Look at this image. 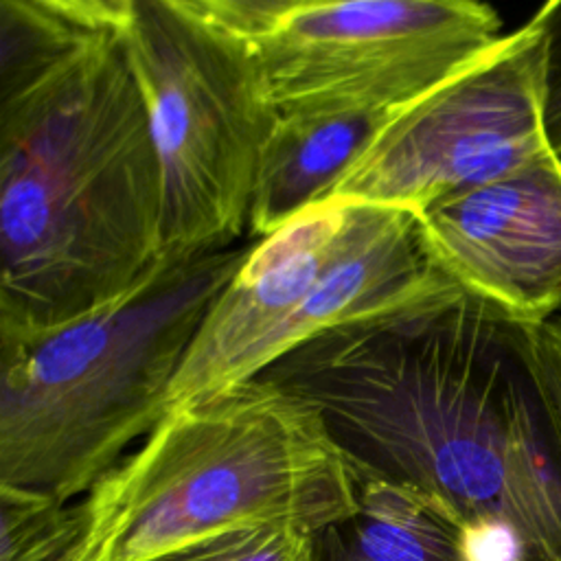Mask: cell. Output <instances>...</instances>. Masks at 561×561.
<instances>
[{
  "label": "cell",
  "instance_id": "cell-7",
  "mask_svg": "<svg viewBox=\"0 0 561 561\" xmlns=\"http://www.w3.org/2000/svg\"><path fill=\"white\" fill-rule=\"evenodd\" d=\"M548 147L541 46L530 22L401 105L324 199L430 206L486 184Z\"/></svg>",
  "mask_w": 561,
  "mask_h": 561
},
{
  "label": "cell",
  "instance_id": "cell-5",
  "mask_svg": "<svg viewBox=\"0 0 561 561\" xmlns=\"http://www.w3.org/2000/svg\"><path fill=\"white\" fill-rule=\"evenodd\" d=\"M440 276L416 213L316 202L250 245L193 337L162 416L254 379L307 337L408 300Z\"/></svg>",
  "mask_w": 561,
  "mask_h": 561
},
{
  "label": "cell",
  "instance_id": "cell-3",
  "mask_svg": "<svg viewBox=\"0 0 561 561\" xmlns=\"http://www.w3.org/2000/svg\"><path fill=\"white\" fill-rule=\"evenodd\" d=\"M252 243L162 256L131 289L55 327L0 333V484L75 502L140 434Z\"/></svg>",
  "mask_w": 561,
  "mask_h": 561
},
{
  "label": "cell",
  "instance_id": "cell-11",
  "mask_svg": "<svg viewBox=\"0 0 561 561\" xmlns=\"http://www.w3.org/2000/svg\"><path fill=\"white\" fill-rule=\"evenodd\" d=\"M353 478L355 504L313 530V561H473L465 524L436 497L357 469Z\"/></svg>",
  "mask_w": 561,
  "mask_h": 561
},
{
  "label": "cell",
  "instance_id": "cell-15",
  "mask_svg": "<svg viewBox=\"0 0 561 561\" xmlns=\"http://www.w3.org/2000/svg\"><path fill=\"white\" fill-rule=\"evenodd\" d=\"M210 24L241 39H256L296 13L329 0H180Z\"/></svg>",
  "mask_w": 561,
  "mask_h": 561
},
{
  "label": "cell",
  "instance_id": "cell-16",
  "mask_svg": "<svg viewBox=\"0 0 561 561\" xmlns=\"http://www.w3.org/2000/svg\"><path fill=\"white\" fill-rule=\"evenodd\" d=\"M530 24L541 46V118L548 147L561 156V0H546Z\"/></svg>",
  "mask_w": 561,
  "mask_h": 561
},
{
  "label": "cell",
  "instance_id": "cell-14",
  "mask_svg": "<svg viewBox=\"0 0 561 561\" xmlns=\"http://www.w3.org/2000/svg\"><path fill=\"white\" fill-rule=\"evenodd\" d=\"M147 561H313V530L294 522H252Z\"/></svg>",
  "mask_w": 561,
  "mask_h": 561
},
{
  "label": "cell",
  "instance_id": "cell-8",
  "mask_svg": "<svg viewBox=\"0 0 561 561\" xmlns=\"http://www.w3.org/2000/svg\"><path fill=\"white\" fill-rule=\"evenodd\" d=\"M482 0H329L248 39L270 105L399 107L491 48Z\"/></svg>",
  "mask_w": 561,
  "mask_h": 561
},
{
  "label": "cell",
  "instance_id": "cell-18",
  "mask_svg": "<svg viewBox=\"0 0 561 561\" xmlns=\"http://www.w3.org/2000/svg\"><path fill=\"white\" fill-rule=\"evenodd\" d=\"M92 31H121L129 0H31Z\"/></svg>",
  "mask_w": 561,
  "mask_h": 561
},
{
  "label": "cell",
  "instance_id": "cell-9",
  "mask_svg": "<svg viewBox=\"0 0 561 561\" xmlns=\"http://www.w3.org/2000/svg\"><path fill=\"white\" fill-rule=\"evenodd\" d=\"M419 221L434 263L460 287L526 322L561 311V156L550 147Z\"/></svg>",
  "mask_w": 561,
  "mask_h": 561
},
{
  "label": "cell",
  "instance_id": "cell-17",
  "mask_svg": "<svg viewBox=\"0 0 561 561\" xmlns=\"http://www.w3.org/2000/svg\"><path fill=\"white\" fill-rule=\"evenodd\" d=\"M530 362L561 445V316L533 322Z\"/></svg>",
  "mask_w": 561,
  "mask_h": 561
},
{
  "label": "cell",
  "instance_id": "cell-10",
  "mask_svg": "<svg viewBox=\"0 0 561 561\" xmlns=\"http://www.w3.org/2000/svg\"><path fill=\"white\" fill-rule=\"evenodd\" d=\"M399 107L276 112L259 158L248 232L263 239L324 199Z\"/></svg>",
  "mask_w": 561,
  "mask_h": 561
},
{
  "label": "cell",
  "instance_id": "cell-12",
  "mask_svg": "<svg viewBox=\"0 0 561 561\" xmlns=\"http://www.w3.org/2000/svg\"><path fill=\"white\" fill-rule=\"evenodd\" d=\"M96 33L31 0H0V99L42 81Z\"/></svg>",
  "mask_w": 561,
  "mask_h": 561
},
{
  "label": "cell",
  "instance_id": "cell-6",
  "mask_svg": "<svg viewBox=\"0 0 561 561\" xmlns=\"http://www.w3.org/2000/svg\"><path fill=\"white\" fill-rule=\"evenodd\" d=\"M118 33L162 164V256L234 245L276 118L248 39L180 0H129Z\"/></svg>",
  "mask_w": 561,
  "mask_h": 561
},
{
  "label": "cell",
  "instance_id": "cell-1",
  "mask_svg": "<svg viewBox=\"0 0 561 561\" xmlns=\"http://www.w3.org/2000/svg\"><path fill=\"white\" fill-rule=\"evenodd\" d=\"M530 327L445 274L256 377L311 405L353 469L445 504L473 550L561 561V445Z\"/></svg>",
  "mask_w": 561,
  "mask_h": 561
},
{
  "label": "cell",
  "instance_id": "cell-4",
  "mask_svg": "<svg viewBox=\"0 0 561 561\" xmlns=\"http://www.w3.org/2000/svg\"><path fill=\"white\" fill-rule=\"evenodd\" d=\"M355 504L320 414L254 377L164 414L79 502L75 561H147L252 522L318 530Z\"/></svg>",
  "mask_w": 561,
  "mask_h": 561
},
{
  "label": "cell",
  "instance_id": "cell-13",
  "mask_svg": "<svg viewBox=\"0 0 561 561\" xmlns=\"http://www.w3.org/2000/svg\"><path fill=\"white\" fill-rule=\"evenodd\" d=\"M79 502L0 484V561H75Z\"/></svg>",
  "mask_w": 561,
  "mask_h": 561
},
{
  "label": "cell",
  "instance_id": "cell-2",
  "mask_svg": "<svg viewBox=\"0 0 561 561\" xmlns=\"http://www.w3.org/2000/svg\"><path fill=\"white\" fill-rule=\"evenodd\" d=\"M164 182L118 31L0 99V333L55 327L162 261Z\"/></svg>",
  "mask_w": 561,
  "mask_h": 561
}]
</instances>
